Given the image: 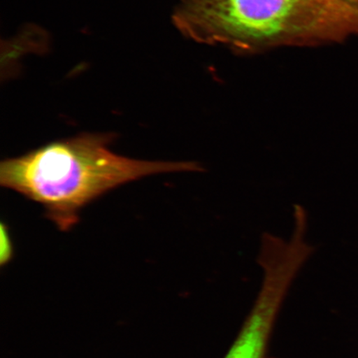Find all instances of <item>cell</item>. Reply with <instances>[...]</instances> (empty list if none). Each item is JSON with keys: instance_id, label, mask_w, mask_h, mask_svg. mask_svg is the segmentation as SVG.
<instances>
[{"instance_id": "cell-1", "label": "cell", "mask_w": 358, "mask_h": 358, "mask_svg": "<svg viewBox=\"0 0 358 358\" xmlns=\"http://www.w3.org/2000/svg\"><path fill=\"white\" fill-rule=\"evenodd\" d=\"M114 133H83L48 143L0 164V185L42 205L62 231L87 205L125 183L155 174L203 173L198 161H145L110 149Z\"/></svg>"}, {"instance_id": "cell-2", "label": "cell", "mask_w": 358, "mask_h": 358, "mask_svg": "<svg viewBox=\"0 0 358 358\" xmlns=\"http://www.w3.org/2000/svg\"><path fill=\"white\" fill-rule=\"evenodd\" d=\"M174 20L194 41L246 53L358 36V8L343 0H182Z\"/></svg>"}, {"instance_id": "cell-3", "label": "cell", "mask_w": 358, "mask_h": 358, "mask_svg": "<svg viewBox=\"0 0 358 358\" xmlns=\"http://www.w3.org/2000/svg\"><path fill=\"white\" fill-rule=\"evenodd\" d=\"M262 268L263 280L256 302L224 358H266L277 315L299 272L282 259H268Z\"/></svg>"}, {"instance_id": "cell-4", "label": "cell", "mask_w": 358, "mask_h": 358, "mask_svg": "<svg viewBox=\"0 0 358 358\" xmlns=\"http://www.w3.org/2000/svg\"><path fill=\"white\" fill-rule=\"evenodd\" d=\"M13 249L10 235H8V227L2 224L1 226V264L7 263L12 257Z\"/></svg>"}, {"instance_id": "cell-5", "label": "cell", "mask_w": 358, "mask_h": 358, "mask_svg": "<svg viewBox=\"0 0 358 358\" xmlns=\"http://www.w3.org/2000/svg\"><path fill=\"white\" fill-rule=\"evenodd\" d=\"M87 69V64L85 62H80L78 65H76L73 69L69 73L70 77H74L76 75H78L80 73H83V71Z\"/></svg>"}, {"instance_id": "cell-6", "label": "cell", "mask_w": 358, "mask_h": 358, "mask_svg": "<svg viewBox=\"0 0 358 358\" xmlns=\"http://www.w3.org/2000/svg\"><path fill=\"white\" fill-rule=\"evenodd\" d=\"M343 1L350 4L352 6L358 8V0H343Z\"/></svg>"}]
</instances>
